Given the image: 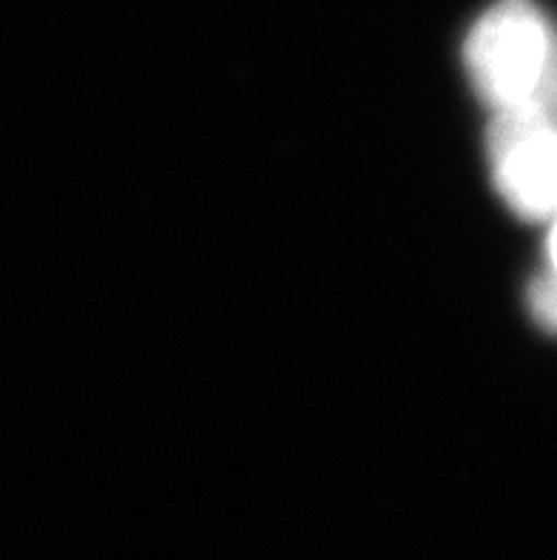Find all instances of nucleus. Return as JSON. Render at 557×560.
<instances>
[{
  "instance_id": "1",
  "label": "nucleus",
  "mask_w": 557,
  "mask_h": 560,
  "mask_svg": "<svg viewBox=\"0 0 557 560\" xmlns=\"http://www.w3.org/2000/svg\"><path fill=\"white\" fill-rule=\"evenodd\" d=\"M464 55L492 114L557 122V26L535 0H495L475 21Z\"/></svg>"
},
{
  "instance_id": "2",
  "label": "nucleus",
  "mask_w": 557,
  "mask_h": 560,
  "mask_svg": "<svg viewBox=\"0 0 557 560\" xmlns=\"http://www.w3.org/2000/svg\"><path fill=\"white\" fill-rule=\"evenodd\" d=\"M487 145L507 206L523 220H552L557 213V122L492 114Z\"/></svg>"
},
{
  "instance_id": "3",
  "label": "nucleus",
  "mask_w": 557,
  "mask_h": 560,
  "mask_svg": "<svg viewBox=\"0 0 557 560\" xmlns=\"http://www.w3.org/2000/svg\"><path fill=\"white\" fill-rule=\"evenodd\" d=\"M526 299H530V307L532 313H535V319L557 334V277L555 273H549V270L537 273V277L532 279Z\"/></svg>"
},
{
  "instance_id": "4",
  "label": "nucleus",
  "mask_w": 557,
  "mask_h": 560,
  "mask_svg": "<svg viewBox=\"0 0 557 560\" xmlns=\"http://www.w3.org/2000/svg\"><path fill=\"white\" fill-rule=\"evenodd\" d=\"M552 220H555V225H552V234H549V262H552L549 273H555L557 277V213L552 217Z\"/></svg>"
}]
</instances>
